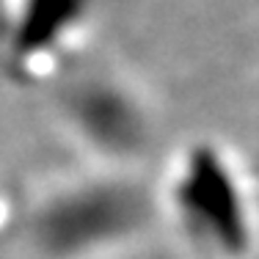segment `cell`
<instances>
[{"mask_svg": "<svg viewBox=\"0 0 259 259\" xmlns=\"http://www.w3.org/2000/svg\"><path fill=\"white\" fill-rule=\"evenodd\" d=\"M6 45H9V0H0V64L6 58Z\"/></svg>", "mask_w": 259, "mask_h": 259, "instance_id": "obj_1", "label": "cell"}]
</instances>
